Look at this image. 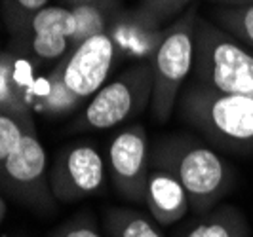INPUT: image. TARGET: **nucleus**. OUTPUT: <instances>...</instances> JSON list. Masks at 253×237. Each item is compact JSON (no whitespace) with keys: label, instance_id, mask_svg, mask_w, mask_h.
I'll return each instance as SVG.
<instances>
[{"label":"nucleus","instance_id":"nucleus-1","mask_svg":"<svg viewBox=\"0 0 253 237\" xmlns=\"http://www.w3.org/2000/svg\"><path fill=\"white\" fill-rule=\"evenodd\" d=\"M122 57L107 34L82 42L38 78L35 112L46 118H67L107 84Z\"/></svg>","mask_w":253,"mask_h":237},{"label":"nucleus","instance_id":"nucleus-2","mask_svg":"<svg viewBox=\"0 0 253 237\" xmlns=\"http://www.w3.org/2000/svg\"><path fill=\"white\" fill-rule=\"evenodd\" d=\"M151 167L169 171L183 184L194 216L219 205L236 182L232 167L215 148L183 133L162 137L152 146Z\"/></svg>","mask_w":253,"mask_h":237},{"label":"nucleus","instance_id":"nucleus-3","mask_svg":"<svg viewBox=\"0 0 253 237\" xmlns=\"http://www.w3.org/2000/svg\"><path fill=\"white\" fill-rule=\"evenodd\" d=\"M175 110L213 148L234 156L253 154V97L221 93L192 80L181 91Z\"/></svg>","mask_w":253,"mask_h":237},{"label":"nucleus","instance_id":"nucleus-4","mask_svg":"<svg viewBox=\"0 0 253 237\" xmlns=\"http://www.w3.org/2000/svg\"><path fill=\"white\" fill-rule=\"evenodd\" d=\"M192 80L221 93L253 97V51L219 25L198 17Z\"/></svg>","mask_w":253,"mask_h":237},{"label":"nucleus","instance_id":"nucleus-5","mask_svg":"<svg viewBox=\"0 0 253 237\" xmlns=\"http://www.w3.org/2000/svg\"><path fill=\"white\" fill-rule=\"evenodd\" d=\"M198 17L196 6H190L171 25H168L164 38L151 59L152 99L149 108L158 124H164L171 118L185 82L192 74L194 33Z\"/></svg>","mask_w":253,"mask_h":237},{"label":"nucleus","instance_id":"nucleus-6","mask_svg":"<svg viewBox=\"0 0 253 237\" xmlns=\"http://www.w3.org/2000/svg\"><path fill=\"white\" fill-rule=\"evenodd\" d=\"M152 99L151 61L135 63L118 78L107 82L71 124L73 131H103L139 116Z\"/></svg>","mask_w":253,"mask_h":237},{"label":"nucleus","instance_id":"nucleus-7","mask_svg":"<svg viewBox=\"0 0 253 237\" xmlns=\"http://www.w3.org/2000/svg\"><path fill=\"white\" fill-rule=\"evenodd\" d=\"M48 158L37 133V125L27 127L19 144L0 167V188L40 214L55 211L57 201L51 194L48 178Z\"/></svg>","mask_w":253,"mask_h":237},{"label":"nucleus","instance_id":"nucleus-8","mask_svg":"<svg viewBox=\"0 0 253 237\" xmlns=\"http://www.w3.org/2000/svg\"><path fill=\"white\" fill-rule=\"evenodd\" d=\"M48 178L57 203H76L103 190L105 160L93 144L73 142L57 150Z\"/></svg>","mask_w":253,"mask_h":237},{"label":"nucleus","instance_id":"nucleus-9","mask_svg":"<svg viewBox=\"0 0 253 237\" xmlns=\"http://www.w3.org/2000/svg\"><path fill=\"white\" fill-rule=\"evenodd\" d=\"M75 17L67 6H46L29 21L27 29L10 40L8 50L23 55L38 68L57 65L73 50Z\"/></svg>","mask_w":253,"mask_h":237},{"label":"nucleus","instance_id":"nucleus-10","mask_svg":"<svg viewBox=\"0 0 253 237\" xmlns=\"http://www.w3.org/2000/svg\"><path fill=\"white\" fill-rule=\"evenodd\" d=\"M107 162L116 194L129 203L145 205V186L151 171L147 129L139 124L120 129L107 148Z\"/></svg>","mask_w":253,"mask_h":237},{"label":"nucleus","instance_id":"nucleus-11","mask_svg":"<svg viewBox=\"0 0 253 237\" xmlns=\"http://www.w3.org/2000/svg\"><path fill=\"white\" fill-rule=\"evenodd\" d=\"M38 68L35 63L6 50L0 61V110L13 114L35 112V95L38 84Z\"/></svg>","mask_w":253,"mask_h":237},{"label":"nucleus","instance_id":"nucleus-12","mask_svg":"<svg viewBox=\"0 0 253 237\" xmlns=\"http://www.w3.org/2000/svg\"><path fill=\"white\" fill-rule=\"evenodd\" d=\"M145 207L160 226H173L190 212L183 184L169 171L151 167L145 186Z\"/></svg>","mask_w":253,"mask_h":237},{"label":"nucleus","instance_id":"nucleus-13","mask_svg":"<svg viewBox=\"0 0 253 237\" xmlns=\"http://www.w3.org/2000/svg\"><path fill=\"white\" fill-rule=\"evenodd\" d=\"M166 29H152L137 19L131 10L122 8L114 15L113 23L109 25L105 34L113 40L114 48L118 50L122 59L143 63L154 57L166 34Z\"/></svg>","mask_w":253,"mask_h":237},{"label":"nucleus","instance_id":"nucleus-14","mask_svg":"<svg viewBox=\"0 0 253 237\" xmlns=\"http://www.w3.org/2000/svg\"><path fill=\"white\" fill-rule=\"evenodd\" d=\"M250 234L252 228L246 212L232 203H219L181 226L173 237H250Z\"/></svg>","mask_w":253,"mask_h":237},{"label":"nucleus","instance_id":"nucleus-15","mask_svg":"<svg viewBox=\"0 0 253 237\" xmlns=\"http://www.w3.org/2000/svg\"><path fill=\"white\" fill-rule=\"evenodd\" d=\"M107 237H166L151 214L131 207H109L103 211Z\"/></svg>","mask_w":253,"mask_h":237},{"label":"nucleus","instance_id":"nucleus-16","mask_svg":"<svg viewBox=\"0 0 253 237\" xmlns=\"http://www.w3.org/2000/svg\"><path fill=\"white\" fill-rule=\"evenodd\" d=\"M124 6H99V4H78L71 6V12L75 17V34H73V50L86 42L89 38L105 34L109 25L113 23L114 15L120 12Z\"/></svg>","mask_w":253,"mask_h":237},{"label":"nucleus","instance_id":"nucleus-17","mask_svg":"<svg viewBox=\"0 0 253 237\" xmlns=\"http://www.w3.org/2000/svg\"><path fill=\"white\" fill-rule=\"evenodd\" d=\"M192 2L194 0H139L131 12L152 29H166L168 23L171 25L179 15L187 12Z\"/></svg>","mask_w":253,"mask_h":237},{"label":"nucleus","instance_id":"nucleus-18","mask_svg":"<svg viewBox=\"0 0 253 237\" xmlns=\"http://www.w3.org/2000/svg\"><path fill=\"white\" fill-rule=\"evenodd\" d=\"M215 25L253 50V4L240 8H217Z\"/></svg>","mask_w":253,"mask_h":237},{"label":"nucleus","instance_id":"nucleus-19","mask_svg":"<svg viewBox=\"0 0 253 237\" xmlns=\"http://www.w3.org/2000/svg\"><path fill=\"white\" fill-rule=\"evenodd\" d=\"M46 6H50V0H2V19L10 36H19L29 21Z\"/></svg>","mask_w":253,"mask_h":237},{"label":"nucleus","instance_id":"nucleus-20","mask_svg":"<svg viewBox=\"0 0 253 237\" xmlns=\"http://www.w3.org/2000/svg\"><path fill=\"white\" fill-rule=\"evenodd\" d=\"M33 124V114H13L0 110V167L19 144L27 127H31Z\"/></svg>","mask_w":253,"mask_h":237},{"label":"nucleus","instance_id":"nucleus-21","mask_svg":"<svg viewBox=\"0 0 253 237\" xmlns=\"http://www.w3.org/2000/svg\"><path fill=\"white\" fill-rule=\"evenodd\" d=\"M46 237H105L99 230V224L89 212H80L65 220L61 226L51 230Z\"/></svg>","mask_w":253,"mask_h":237},{"label":"nucleus","instance_id":"nucleus-22","mask_svg":"<svg viewBox=\"0 0 253 237\" xmlns=\"http://www.w3.org/2000/svg\"><path fill=\"white\" fill-rule=\"evenodd\" d=\"M65 6L71 8V6H78V4H99V6H114V8H120L124 6L122 0H63Z\"/></svg>","mask_w":253,"mask_h":237},{"label":"nucleus","instance_id":"nucleus-23","mask_svg":"<svg viewBox=\"0 0 253 237\" xmlns=\"http://www.w3.org/2000/svg\"><path fill=\"white\" fill-rule=\"evenodd\" d=\"M213 4H219L223 8H240V6H252L253 0H210Z\"/></svg>","mask_w":253,"mask_h":237},{"label":"nucleus","instance_id":"nucleus-24","mask_svg":"<svg viewBox=\"0 0 253 237\" xmlns=\"http://www.w3.org/2000/svg\"><path fill=\"white\" fill-rule=\"evenodd\" d=\"M6 212H8V205H6V200H4L2 194H0V226H2L4 218H6Z\"/></svg>","mask_w":253,"mask_h":237},{"label":"nucleus","instance_id":"nucleus-25","mask_svg":"<svg viewBox=\"0 0 253 237\" xmlns=\"http://www.w3.org/2000/svg\"><path fill=\"white\" fill-rule=\"evenodd\" d=\"M4 55H6V50H4V53H2V55H0V61H2V57H4Z\"/></svg>","mask_w":253,"mask_h":237},{"label":"nucleus","instance_id":"nucleus-26","mask_svg":"<svg viewBox=\"0 0 253 237\" xmlns=\"http://www.w3.org/2000/svg\"><path fill=\"white\" fill-rule=\"evenodd\" d=\"M2 53H4V50H0V55H2Z\"/></svg>","mask_w":253,"mask_h":237},{"label":"nucleus","instance_id":"nucleus-27","mask_svg":"<svg viewBox=\"0 0 253 237\" xmlns=\"http://www.w3.org/2000/svg\"><path fill=\"white\" fill-rule=\"evenodd\" d=\"M13 237H15V236H13Z\"/></svg>","mask_w":253,"mask_h":237}]
</instances>
